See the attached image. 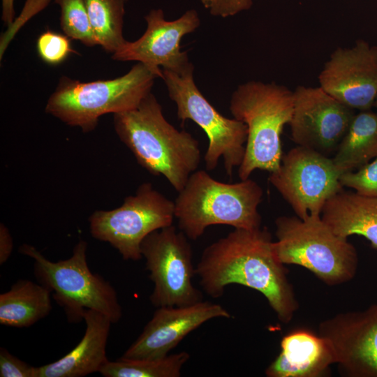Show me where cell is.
Returning a JSON list of instances; mask_svg holds the SVG:
<instances>
[{"label":"cell","mask_w":377,"mask_h":377,"mask_svg":"<svg viewBox=\"0 0 377 377\" xmlns=\"http://www.w3.org/2000/svg\"><path fill=\"white\" fill-rule=\"evenodd\" d=\"M51 0H27L24 7L23 11L13 24L8 27V29L1 35L0 40V58L2 57L9 45L10 40L13 38L18 29L21 28L29 17H31L35 13L43 10Z\"/></svg>","instance_id":"cell-27"},{"label":"cell","mask_w":377,"mask_h":377,"mask_svg":"<svg viewBox=\"0 0 377 377\" xmlns=\"http://www.w3.org/2000/svg\"><path fill=\"white\" fill-rule=\"evenodd\" d=\"M266 228H235L207 246L195 267L203 290L219 298L230 284L260 293L278 319L289 323L299 307L284 265L276 257Z\"/></svg>","instance_id":"cell-1"},{"label":"cell","mask_w":377,"mask_h":377,"mask_svg":"<svg viewBox=\"0 0 377 377\" xmlns=\"http://www.w3.org/2000/svg\"><path fill=\"white\" fill-rule=\"evenodd\" d=\"M145 20L147 29L143 35L135 41L126 40L112 54V59L140 62L160 73V66L177 73L186 69L191 62L187 52L181 51L180 42L184 36L200 27L198 12L190 9L178 19L168 21L162 9H152Z\"/></svg>","instance_id":"cell-14"},{"label":"cell","mask_w":377,"mask_h":377,"mask_svg":"<svg viewBox=\"0 0 377 377\" xmlns=\"http://www.w3.org/2000/svg\"><path fill=\"white\" fill-rule=\"evenodd\" d=\"M113 124L138 164L154 175L164 177L177 192L197 170L201 161L198 141L166 120L151 92L134 109L114 114Z\"/></svg>","instance_id":"cell-2"},{"label":"cell","mask_w":377,"mask_h":377,"mask_svg":"<svg viewBox=\"0 0 377 377\" xmlns=\"http://www.w3.org/2000/svg\"><path fill=\"white\" fill-rule=\"evenodd\" d=\"M87 250V243L80 240L69 258L52 262L31 245L19 248V252L34 260L37 281L53 292L54 300L70 322L83 320L85 311L91 309L103 313L114 324L122 316L117 292L101 275L90 271Z\"/></svg>","instance_id":"cell-7"},{"label":"cell","mask_w":377,"mask_h":377,"mask_svg":"<svg viewBox=\"0 0 377 377\" xmlns=\"http://www.w3.org/2000/svg\"><path fill=\"white\" fill-rule=\"evenodd\" d=\"M13 242L9 230L3 224H0V265L4 264L13 251Z\"/></svg>","instance_id":"cell-30"},{"label":"cell","mask_w":377,"mask_h":377,"mask_svg":"<svg viewBox=\"0 0 377 377\" xmlns=\"http://www.w3.org/2000/svg\"><path fill=\"white\" fill-rule=\"evenodd\" d=\"M332 158L297 146L283 155L269 180L301 219L320 216L326 202L343 187Z\"/></svg>","instance_id":"cell-11"},{"label":"cell","mask_w":377,"mask_h":377,"mask_svg":"<svg viewBox=\"0 0 377 377\" xmlns=\"http://www.w3.org/2000/svg\"><path fill=\"white\" fill-rule=\"evenodd\" d=\"M320 87L346 106L369 110L377 97V46L358 40L338 47L319 74Z\"/></svg>","instance_id":"cell-15"},{"label":"cell","mask_w":377,"mask_h":377,"mask_svg":"<svg viewBox=\"0 0 377 377\" xmlns=\"http://www.w3.org/2000/svg\"><path fill=\"white\" fill-rule=\"evenodd\" d=\"M263 196L261 186L249 178L228 184L214 179L205 170H196L178 192L175 217L179 230L192 240L213 225L256 229L261 226L258 207Z\"/></svg>","instance_id":"cell-3"},{"label":"cell","mask_w":377,"mask_h":377,"mask_svg":"<svg viewBox=\"0 0 377 377\" xmlns=\"http://www.w3.org/2000/svg\"><path fill=\"white\" fill-rule=\"evenodd\" d=\"M61 9L60 26L68 37L87 47L98 45L84 0H54Z\"/></svg>","instance_id":"cell-24"},{"label":"cell","mask_w":377,"mask_h":377,"mask_svg":"<svg viewBox=\"0 0 377 377\" xmlns=\"http://www.w3.org/2000/svg\"><path fill=\"white\" fill-rule=\"evenodd\" d=\"M83 337L75 347L58 360L34 368V377H82L99 372L108 361L106 346L111 325L103 313L85 311Z\"/></svg>","instance_id":"cell-17"},{"label":"cell","mask_w":377,"mask_h":377,"mask_svg":"<svg viewBox=\"0 0 377 377\" xmlns=\"http://www.w3.org/2000/svg\"><path fill=\"white\" fill-rule=\"evenodd\" d=\"M334 357L327 342L318 334L297 329L281 341V352L265 369L268 377H320L326 374Z\"/></svg>","instance_id":"cell-18"},{"label":"cell","mask_w":377,"mask_h":377,"mask_svg":"<svg viewBox=\"0 0 377 377\" xmlns=\"http://www.w3.org/2000/svg\"><path fill=\"white\" fill-rule=\"evenodd\" d=\"M377 156V112L355 114L332 161L342 172L353 171Z\"/></svg>","instance_id":"cell-21"},{"label":"cell","mask_w":377,"mask_h":377,"mask_svg":"<svg viewBox=\"0 0 377 377\" xmlns=\"http://www.w3.org/2000/svg\"><path fill=\"white\" fill-rule=\"evenodd\" d=\"M231 317L221 305L208 301L185 306L158 307L141 334L121 358H163L168 355L185 337L207 321Z\"/></svg>","instance_id":"cell-16"},{"label":"cell","mask_w":377,"mask_h":377,"mask_svg":"<svg viewBox=\"0 0 377 377\" xmlns=\"http://www.w3.org/2000/svg\"><path fill=\"white\" fill-rule=\"evenodd\" d=\"M14 1L15 0H1V20L8 27L10 26L14 22L15 14Z\"/></svg>","instance_id":"cell-31"},{"label":"cell","mask_w":377,"mask_h":377,"mask_svg":"<svg viewBox=\"0 0 377 377\" xmlns=\"http://www.w3.org/2000/svg\"><path fill=\"white\" fill-rule=\"evenodd\" d=\"M163 72L138 62L122 76L111 80L80 82L62 76L49 97L45 112L84 133L97 126L99 118L136 108L151 93Z\"/></svg>","instance_id":"cell-5"},{"label":"cell","mask_w":377,"mask_h":377,"mask_svg":"<svg viewBox=\"0 0 377 377\" xmlns=\"http://www.w3.org/2000/svg\"><path fill=\"white\" fill-rule=\"evenodd\" d=\"M36 50L45 63L52 66L63 63L71 54L77 53L69 37L50 30H46L38 37Z\"/></svg>","instance_id":"cell-25"},{"label":"cell","mask_w":377,"mask_h":377,"mask_svg":"<svg viewBox=\"0 0 377 377\" xmlns=\"http://www.w3.org/2000/svg\"><path fill=\"white\" fill-rule=\"evenodd\" d=\"M376 105V108H377V97H376V102H375V105Z\"/></svg>","instance_id":"cell-32"},{"label":"cell","mask_w":377,"mask_h":377,"mask_svg":"<svg viewBox=\"0 0 377 377\" xmlns=\"http://www.w3.org/2000/svg\"><path fill=\"white\" fill-rule=\"evenodd\" d=\"M84 1L98 45L112 54L126 41L123 36V24L128 0Z\"/></svg>","instance_id":"cell-22"},{"label":"cell","mask_w":377,"mask_h":377,"mask_svg":"<svg viewBox=\"0 0 377 377\" xmlns=\"http://www.w3.org/2000/svg\"><path fill=\"white\" fill-rule=\"evenodd\" d=\"M339 181L343 187L353 188L358 194L377 197V156L357 172L342 173Z\"/></svg>","instance_id":"cell-26"},{"label":"cell","mask_w":377,"mask_h":377,"mask_svg":"<svg viewBox=\"0 0 377 377\" xmlns=\"http://www.w3.org/2000/svg\"><path fill=\"white\" fill-rule=\"evenodd\" d=\"M294 108L288 125L297 145L329 156L335 153L347 133L355 110L321 87L298 86L293 91Z\"/></svg>","instance_id":"cell-12"},{"label":"cell","mask_w":377,"mask_h":377,"mask_svg":"<svg viewBox=\"0 0 377 377\" xmlns=\"http://www.w3.org/2000/svg\"><path fill=\"white\" fill-rule=\"evenodd\" d=\"M34 368L13 355L5 348H0L1 377H34Z\"/></svg>","instance_id":"cell-28"},{"label":"cell","mask_w":377,"mask_h":377,"mask_svg":"<svg viewBox=\"0 0 377 377\" xmlns=\"http://www.w3.org/2000/svg\"><path fill=\"white\" fill-rule=\"evenodd\" d=\"M293 91L275 82L248 81L232 94L230 111L248 129L243 161L238 168L241 180L255 170H276L283 157L281 135L290 121Z\"/></svg>","instance_id":"cell-4"},{"label":"cell","mask_w":377,"mask_h":377,"mask_svg":"<svg viewBox=\"0 0 377 377\" xmlns=\"http://www.w3.org/2000/svg\"><path fill=\"white\" fill-rule=\"evenodd\" d=\"M190 355L186 351L155 360H108L99 372L105 377H179Z\"/></svg>","instance_id":"cell-23"},{"label":"cell","mask_w":377,"mask_h":377,"mask_svg":"<svg viewBox=\"0 0 377 377\" xmlns=\"http://www.w3.org/2000/svg\"><path fill=\"white\" fill-rule=\"evenodd\" d=\"M51 292L40 283L20 279L0 295V323L14 327H29L52 310Z\"/></svg>","instance_id":"cell-20"},{"label":"cell","mask_w":377,"mask_h":377,"mask_svg":"<svg viewBox=\"0 0 377 377\" xmlns=\"http://www.w3.org/2000/svg\"><path fill=\"white\" fill-rule=\"evenodd\" d=\"M322 220L337 235L363 236L377 249V197H370L343 188L325 204Z\"/></svg>","instance_id":"cell-19"},{"label":"cell","mask_w":377,"mask_h":377,"mask_svg":"<svg viewBox=\"0 0 377 377\" xmlns=\"http://www.w3.org/2000/svg\"><path fill=\"white\" fill-rule=\"evenodd\" d=\"M276 241L272 247L283 265H297L328 286L352 280L358 256L348 238L335 234L321 216L301 219L281 216L275 220Z\"/></svg>","instance_id":"cell-6"},{"label":"cell","mask_w":377,"mask_h":377,"mask_svg":"<svg viewBox=\"0 0 377 377\" xmlns=\"http://www.w3.org/2000/svg\"><path fill=\"white\" fill-rule=\"evenodd\" d=\"M175 202L142 183L135 193L112 210H97L89 217L90 232L95 239L109 243L124 260L142 258L141 244L151 232L172 225Z\"/></svg>","instance_id":"cell-9"},{"label":"cell","mask_w":377,"mask_h":377,"mask_svg":"<svg viewBox=\"0 0 377 377\" xmlns=\"http://www.w3.org/2000/svg\"><path fill=\"white\" fill-rule=\"evenodd\" d=\"M202 6L215 17H228L249 10L253 0H200Z\"/></svg>","instance_id":"cell-29"},{"label":"cell","mask_w":377,"mask_h":377,"mask_svg":"<svg viewBox=\"0 0 377 377\" xmlns=\"http://www.w3.org/2000/svg\"><path fill=\"white\" fill-rule=\"evenodd\" d=\"M188 239L172 225L151 232L141 244V254L154 283L149 300L156 308L202 301V293L192 283L196 272Z\"/></svg>","instance_id":"cell-10"},{"label":"cell","mask_w":377,"mask_h":377,"mask_svg":"<svg viewBox=\"0 0 377 377\" xmlns=\"http://www.w3.org/2000/svg\"><path fill=\"white\" fill-rule=\"evenodd\" d=\"M162 72L169 97L176 104L178 119L193 121L207 135L209 143L204 156L206 169H215L222 158L226 172L231 177L244 157L246 125L224 117L206 99L194 81L192 63L179 73L163 69Z\"/></svg>","instance_id":"cell-8"},{"label":"cell","mask_w":377,"mask_h":377,"mask_svg":"<svg viewBox=\"0 0 377 377\" xmlns=\"http://www.w3.org/2000/svg\"><path fill=\"white\" fill-rule=\"evenodd\" d=\"M346 376L377 377V304L322 321L318 333Z\"/></svg>","instance_id":"cell-13"}]
</instances>
